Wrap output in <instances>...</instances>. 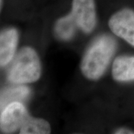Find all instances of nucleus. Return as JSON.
<instances>
[{
  "mask_svg": "<svg viewBox=\"0 0 134 134\" xmlns=\"http://www.w3.org/2000/svg\"><path fill=\"white\" fill-rule=\"evenodd\" d=\"M71 14L77 25L84 33H90L96 25V8L94 0H72Z\"/></svg>",
  "mask_w": 134,
  "mask_h": 134,
  "instance_id": "obj_4",
  "label": "nucleus"
},
{
  "mask_svg": "<svg viewBox=\"0 0 134 134\" xmlns=\"http://www.w3.org/2000/svg\"><path fill=\"white\" fill-rule=\"evenodd\" d=\"M78 28L72 14L59 19L55 25V33L58 37L63 40H69L75 33Z\"/></svg>",
  "mask_w": 134,
  "mask_h": 134,
  "instance_id": "obj_8",
  "label": "nucleus"
},
{
  "mask_svg": "<svg viewBox=\"0 0 134 134\" xmlns=\"http://www.w3.org/2000/svg\"><path fill=\"white\" fill-rule=\"evenodd\" d=\"M29 89L24 86L11 87L2 90L1 93V109L2 110H3L10 103L24 100L29 96Z\"/></svg>",
  "mask_w": 134,
  "mask_h": 134,
  "instance_id": "obj_9",
  "label": "nucleus"
},
{
  "mask_svg": "<svg viewBox=\"0 0 134 134\" xmlns=\"http://www.w3.org/2000/svg\"><path fill=\"white\" fill-rule=\"evenodd\" d=\"M116 48L115 40L103 35L86 51L81 64L83 75L90 80H98L104 75Z\"/></svg>",
  "mask_w": 134,
  "mask_h": 134,
  "instance_id": "obj_1",
  "label": "nucleus"
},
{
  "mask_svg": "<svg viewBox=\"0 0 134 134\" xmlns=\"http://www.w3.org/2000/svg\"><path fill=\"white\" fill-rule=\"evenodd\" d=\"M112 75L118 81L134 80V56H119L113 64Z\"/></svg>",
  "mask_w": 134,
  "mask_h": 134,
  "instance_id": "obj_7",
  "label": "nucleus"
},
{
  "mask_svg": "<svg viewBox=\"0 0 134 134\" xmlns=\"http://www.w3.org/2000/svg\"><path fill=\"white\" fill-rule=\"evenodd\" d=\"M41 66L38 55L31 47H24L16 54L10 68L8 79L15 84L37 81L40 77Z\"/></svg>",
  "mask_w": 134,
  "mask_h": 134,
  "instance_id": "obj_2",
  "label": "nucleus"
},
{
  "mask_svg": "<svg viewBox=\"0 0 134 134\" xmlns=\"http://www.w3.org/2000/svg\"><path fill=\"white\" fill-rule=\"evenodd\" d=\"M115 133L117 134H133L134 131L131 130L127 129V128H120V129L116 130L115 131Z\"/></svg>",
  "mask_w": 134,
  "mask_h": 134,
  "instance_id": "obj_11",
  "label": "nucleus"
},
{
  "mask_svg": "<svg viewBox=\"0 0 134 134\" xmlns=\"http://www.w3.org/2000/svg\"><path fill=\"white\" fill-rule=\"evenodd\" d=\"M50 133L51 127L47 121L31 115L19 130V133L21 134H48Z\"/></svg>",
  "mask_w": 134,
  "mask_h": 134,
  "instance_id": "obj_10",
  "label": "nucleus"
},
{
  "mask_svg": "<svg viewBox=\"0 0 134 134\" xmlns=\"http://www.w3.org/2000/svg\"><path fill=\"white\" fill-rule=\"evenodd\" d=\"M30 116L20 101L10 103L2 110L0 127L3 133H14L20 130Z\"/></svg>",
  "mask_w": 134,
  "mask_h": 134,
  "instance_id": "obj_3",
  "label": "nucleus"
},
{
  "mask_svg": "<svg viewBox=\"0 0 134 134\" xmlns=\"http://www.w3.org/2000/svg\"><path fill=\"white\" fill-rule=\"evenodd\" d=\"M113 33L134 47V10L124 8L115 13L109 20Z\"/></svg>",
  "mask_w": 134,
  "mask_h": 134,
  "instance_id": "obj_5",
  "label": "nucleus"
},
{
  "mask_svg": "<svg viewBox=\"0 0 134 134\" xmlns=\"http://www.w3.org/2000/svg\"><path fill=\"white\" fill-rule=\"evenodd\" d=\"M19 40V34L14 29H8L2 31L0 35V64L1 66L8 65L14 57Z\"/></svg>",
  "mask_w": 134,
  "mask_h": 134,
  "instance_id": "obj_6",
  "label": "nucleus"
},
{
  "mask_svg": "<svg viewBox=\"0 0 134 134\" xmlns=\"http://www.w3.org/2000/svg\"><path fill=\"white\" fill-rule=\"evenodd\" d=\"M0 2H1V8H2V0H0Z\"/></svg>",
  "mask_w": 134,
  "mask_h": 134,
  "instance_id": "obj_12",
  "label": "nucleus"
}]
</instances>
